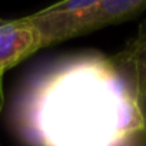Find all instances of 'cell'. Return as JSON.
<instances>
[{
    "mask_svg": "<svg viewBox=\"0 0 146 146\" xmlns=\"http://www.w3.org/2000/svg\"><path fill=\"white\" fill-rule=\"evenodd\" d=\"M96 0H66L26 16L40 35L42 47L76 37L79 17Z\"/></svg>",
    "mask_w": 146,
    "mask_h": 146,
    "instance_id": "obj_2",
    "label": "cell"
},
{
    "mask_svg": "<svg viewBox=\"0 0 146 146\" xmlns=\"http://www.w3.org/2000/svg\"><path fill=\"white\" fill-rule=\"evenodd\" d=\"M116 64L130 79L139 95L146 93V23L140 25L136 37L125 50L113 56Z\"/></svg>",
    "mask_w": 146,
    "mask_h": 146,
    "instance_id": "obj_5",
    "label": "cell"
},
{
    "mask_svg": "<svg viewBox=\"0 0 146 146\" xmlns=\"http://www.w3.org/2000/svg\"><path fill=\"white\" fill-rule=\"evenodd\" d=\"M137 108H139V113H140V117H142L143 127L146 129V93L137 96Z\"/></svg>",
    "mask_w": 146,
    "mask_h": 146,
    "instance_id": "obj_7",
    "label": "cell"
},
{
    "mask_svg": "<svg viewBox=\"0 0 146 146\" xmlns=\"http://www.w3.org/2000/svg\"><path fill=\"white\" fill-rule=\"evenodd\" d=\"M39 49L40 35L26 17L0 22V88L5 73Z\"/></svg>",
    "mask_w": 146,
    "mask_h": 146,
    "instance_id": "obj_3",
    "label": "cell"
},
{
    "mask_svg": "<svg viewBox=\"0 0 146 146\" xmlns=\"http://www.w3.org/2000/svg\"><path fill=\"white\" fill-rule=\"evenodd\" d=\"M145 10L146 0H96V3L79 17L76 37L96 32L109 25L133 19Z\"/></svg>",
    "mask_w": 146,
    "mask_h": 146,
    "instance_id": "obj_4",
    "label": "cell"
},
{
    "mask_svg": "<svg viewBox=\"0 0 146 146\" xmlns=\"http://www.w3.org/2000/svg\"><path fill=\"white\" fill-rule=\"evenodd\" d=\"M2 103H3V96H2V88H0V109H2Z\"/></svg>",
    "mask_w": 146,
    "mask_h": 146,
    "instance_id": "obj_8",
    "label": "cell"
},
{
    "mask_svg": "<svg viewBox=\"0 0 146 146\" xmlns=\"http://www.w3.org/2000/svg\"><path fill=\"white\" fill-rule=\"evenodd\" d=\"M26 146H117L143 127L137 93L113 57L82 53L26 79L10 108Z\"/></svg>",
    "mask_w": 146,
    "mask_h": 146,
    "instance_id": "obj_1",
    "label": "cell"
},
{
    "mask_svg": "<svg viewBox=\"0 0 146 146\" xmlns=\"http://www.w3.org/2000/svg\"><path fill=\"white\" fill-rule=\"evenodd\" d=\"M117 146H146V129L140 127L132 132Z\"/></svg>",
    "mask_w": 146,
    "mask_h": 146,
    "instance_id": "obj_6",
    "label": "cell"
}]
</instances>
